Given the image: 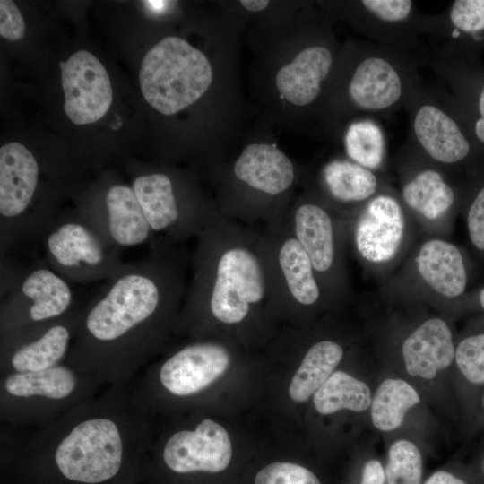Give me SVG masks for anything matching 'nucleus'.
Wrapping results in <instances>:
<instances>
[{"mask_svg": "<svg viewBox=\"0 0 484 484\" xmlns=\"http://www.w3.org/2000/svg\"><path fill=\"white\" fill-rule=\"evenodd\" d=\"M344 349L333 339L315 341L307 350L289 387L290 398L305 402L324 384L341 361Z\"/></svg>", "mask_w": 484, "mask_h": 484, "instance_id": "bb28decb", "label": "nucleus"}, {"mask_svg": "<svg viewBox=\"0 0 484 484\" xmlns=\"http://www.w3.org/2000/svg\"><path fill=\"white\" fill-rule=\"evenodd\" d=\"M405 297L411 300V316L404 320L398 317L391 324L389 341L408 375L430 381L454 367L457 337L454 315Z\"/></svg>", "mask_w": 484, "mask_h": 484, "instance_id": "dca6fc26", "label": "nucleus"}, {"mask_svg": "<svg viewBox=\"0 0 484 484\" xmlns=\"http://www.w3.org/2000/svg\"><path fill=\"white\" fill-rule=\"evenodd\" d=\"M344 148L351 161L381 173L387 162L385 133L373 117L352 121L344 134Z\"/></svg>", "mask_w": 484, "mask_h": 484, "instance_id": "c756f323", "label": "nucleus"}, {"mask_svg": "<svg viewBox=\"0 0 484 484\" xmlns=\"http://www.w3.org/2000/svg\"><path fill=\"white\" fill-rule=\"evenodd\" d=\"M230 351L222 343L195 341L185 344L160 365L132 381V395L143 411L164 395L187 399L210 386L229 367Z\"/></svg>", "mask_w": 484, "mask_h": 484, "instance_id": "2eb2a0df", "label": "nucleus"}, {"mask_svg": "<svg viewBox=\"0 0 484 484\" xmlns=\"http://www.w3.org/2000/svg\"><path fill=\"white\" fill-rule=\"evenodd\" d=\"M138 468L134 470L130 474L124 477L122 480L113 483V484H136L137 483V473Z\"/></svg>", "mask_w": 484, "mask_h": 484, "instance_id": "ea45409f", "label": "nucleus"}, {"mask_svg": "<svg viewBox=\"0 0 484 484\" xmlns=\"http://www.w3.org/2000/svg\"><path fill=\"white\" fill-rule=\"evenodd\" d=\"M480 473L481 474L482 476V479L484 480V448L481 452V456H480Z\"/></svg>", "mask_w": 484, "mask_h": 484, "instance_id": "a19ab883", "label": "nucleus"}, {"mask_svg": "<svg viewBox=\"0 0 484 484\" xmlns=\"http://www.w3.org/2000/svg\"><path fill=\"white\" fill-rule=\"evenodd\" d=\"M77 211L112 246L120 249L155 239L132 186L112 183L100 195L82 201Z\"/></svg>", "mask_w": 484, "mask_h": 484, "instance_id": "412c9836", "label": "nucleus"}, {"mask_svg": "<svg viewBox=\"0 0 484 484\" xmlns=\"http://www.w3.org/2000/svg\"><path fill=\"white\" fill-rule=\"evenodd\" d=\"M258 229L228 220L196 238L192 277L175 329L199 336L209 324L237 326L268 308Z\"/></svg>", "mask_w": 484, "mask_h": 484, "instance_id": "7ed1b4c3", "label": "nucleus"}, {"mask_svg": "<svg viewBox=\"0 0 484 484\" xmlns=\"http://www.w3.org/2000/svg\"><path fill=\"white\" fill-rule=\"evenodd\" d=\"M333 62V54L327 46L317 44L305 48L277 73L279 92L293 105L312 104L319 97Z\"/></svg>", "mask_w": 484, "mask_h": 484, "instance_id": "a878e982", "label": "nucleus"}, {"mask_svg": "<svg viewBox=\"0 0 484 484\" xmlns=\"http://www.w3.org/2000/svg\"><path fill=\"white\" fill-rule=\"evenodd\" d=\"M84 307L66 363L102 385L131 383L175 328L190 257L158 237Z\"/></svg>", "mask_w": 484, "mask_h": 484, "instance_id": "f257e3e1", "label": "nucleus"}, {"mask_svg": "<svg viewBox=\"0 0 484 484\" xmlns=\"http://www.w3.org/2000/svg\"><path fill=\"white\" fill-rule=\"evenodd\" d=\"M65 112L75 125L99 120L112 102V87L108 73L91 53L80 50L67 61L60 62Z\"/></svg>", "mask_w": 484, "mask_h": 484, "instance_id": "4be33fe9", "label": "nucleus"}, {"mask_svg": "<svg viewBox=\"0 0 484 484\" xmlns=\"http://www.w3.org/2000/svg\"><path fill=\"white\" fill-rule=\"evenodd\" d=\"M404 108L410 120L407 141L436 165L471 179L481 177L480 151L475 145L453 95L423 83Z\"/></svg>", "mask_w": 484, "mask_h": 484, "instance_id": "0eeeda50", "label": "nucleus"}, {"mask_svg": "<svg viewBox=\"0 0 484 484\" xmlns=\"http://www.w3.org/2000/svg\"><path fill=\"white\" fill-rule=\"evenodd\" d=\"M242 6L251 12H259L267 7L269 1L266 0H242L240 1Z\"/></svg>", "mask_w": 484, "mask_h": 484, "instance_id": "58836bf2", "label": "nucleus"}, {"mask_svg": "<svg viewBox=\"0 0 484 484\" xmlns=\"http://www.w3.org/2000/svg\"><path fill=\"white\" fill-rule=\"evenodd\" d=\"M460 213L472 254L484 262V177L469 182Z\"/></svg>", "mask_w": 484, "mask_h": 484, "instance_id": "7c9ffc66", "label": "nucleus"}, {"mask_svg": "<svg viewBox=\"0 0 484 484\" xmlns=\"http://www.w3.org/2000/svg\"><path fill=\"white\" fill-rule=\"evenodd\" d=\"M420 402L417 390L402 378H386L377 386L370 404L374 427L383 432L398 428L406 413Z\"/></svg>", "mask_w": 484, "mask_h": 484, "instance_id": "cd10ccee", "label": "nucleus"}, {"mask_svg": "<svg viewBox=\"0 0 484 484\" xmlns=\"http://www.w3.org/2000/svg\"><path fill=\"white\" fill-rule=\"evenodd\" d=\"M385 476L387 484H420L422 457L415 444L407 439H399L392 444Z\"/></svg>", "mask_w": 484, "mask_h": 484, "instance_id": "2f4dec72", "label": "nucleus"}, {"mask_svg": "<svg viewBox=\"0 0 484 484\" xmlns=\"http://www.w3.org/2000/svg\"><path fill=\"white\" fill-rule=\"evenodd\" d=\"M103 385L66 362L0 377V421L39 427L97 395Z\"/></svg>", "mask_w": 484, "mask_h": 484, "instance_id": "39448f33", "label": "nucleus"}, {"mask_svg": "<svg viewBox=\"0 0 484 484\" xmlns=\"http://www.w3.org/2000/svg\"><path fill=\"white\" fill-rule=\"evenodd\" d=\"M78 309L70 282L39 260L27 267L1 263L0 336Z\"/></svg>", "mask_w": 484, "mask_h": 484, "instance_id": "ddd939ff", "label": "nucleus"}, {"mask_svg": "<svg viewBox=\"0 0 484 484\" xmlns=\"http://www.w3.org/2000/svg\"><path fill=\"white\" fill-rule=\"evenodd\" d=\"M457 315L461 314H484V285L468 290L457 307Z\"/></svg>", "mask_w": 484, "mask_h": 484, "instance_id": "f704fd0d", "label": "nucleus"}, {"mask_svg": "<svg viewBox=\"0 0 484 484\" xmlns=\"http://www.w3.org/2000/svg\"><path fill=\"white\" fill-rule=\"evenodd\" d=\"M385 472L380 462L377 460L368 461L362 471L361 483L363 484H384Z\"/></svg>", "mask_w": 484, "mask_h": 484, "instance_id": "c9c22d12", "label": "nucleus"}, {"mask_svg": "<svg viewBox=\"0 0 484 484\" xmlns=\"http://www.w3.org/2000/svg\"><path fill=\"white\" fill-rule=\"evenodd\" d=\"M371 402L369 386L344 371H334L313 396L314 406L321 414L344 409L360 412L369 409Z\"/></svg>", "mask_w": 484, "mask_h": 484, "instance_id": "c85d7f7f", "label": "nucleus"}, {"mask_svg": "<svg viewBox=\"0 0 484 484\" xmlns=\"http://www.w3.org/2000/svg\"><path fill=\"white\" fill-rule=\"evenodd\" d=\"M454 368L466 420L471 425L484 393V314H476L457 334Z\"/></svg>", "mask_w": 484, "mask_h": 484, "instance_id": "393cba45", "label": "nucleus"}, {"mask_svg": "<svg viewBox=\"0 0 484 484\" xmlns=\"http://www.w3.org/2000/svg\"><path fill=\"white\" fill-rule=\"evenodd\" d=\"M232 456L226 429L204 419L194 428H177L158 444L149 442L138 474L166 470L177 476L225 470Z\"/></svg>", "mask_w": 484, "mask_h": 484, "instance_id": "a211bd4d", "label": "nucleus"}, {"mask_svg": "<svg viewBox=\"0 0 484 484\" xmlns=\"http://www.w3.org/2000/svg\"><path fill=\"white\" fill-rule=\"evenodd\" d=\"M25 32V22L15 4L11 0L0 1V35L15 41L22 38Z\"/></svg>", "mask_w": 484, "mask_h": 484, "instance_id": "72a5a7b5", "label": "nucleus"}, {"mask_svg": "<svg viewBox=\"0 0 484 484\" xmlns=\"http://www.w3.org/2000/svg\"><path fill=\"white\" fill-rule=\"evenodd\" d=\"M419 235L396 187L386 184L348 219V246L379 285L402 264Z\"/></svg>", "mask_w": 484, "mask_h": 484, "instance_id": "20e7f679", "label": "nucleus"}, {"mask_svg": "<svg viewBox=\"0 0 484 484\" xmlns=\"http://www.w3.org/2000/svg\"><path fill=\"white\" fill-rule=\"evenodd\" d=\"M237 183L255 194V222L264 225L281 220L287 213L279 202L292 186L296 171L291 160L275 145L246 146L232 166Z\"/></svg>", "mask_w": 484, "mask_h": 484, "instance_id": "6ab92c4d", "label": "nucleus"}, {"mask_svg": "<svg viewBox=\"0 0 484 484\" xmlns=\"http://www.w3.org/2000/svg\"><path fill=\"white\" fill-rule=\"evenodd\" d=\"M80 308L66 315L0 336L1 375L35 372L66 361Z\"/></svg>", "mask_w": 484, "mask_h": 484, "instance_id": "aec40b11", "label": "nucleus"}, {"mask_svg": "<svg viewBox=\"0 0 484 484\" xmlns=\"http://www.w3.org/2000/svg\"><path fill=\"white\" fill-rule=\"evenodd\" d=\"M255 484H321L307 468L291 462H273L255 476Z\"/></svg>", "mask_w": 484, "mask_h": 484, "instance_id": "473e14b6", "label": "nucleus"}, {"mask_svg": "<svg viewBox=\"0 0 484 484\" xmlns=\"http://www.w3.org/2000/svg\"><path fill=\"white\" fill-rule=\"evenodd\" d=\"M132 187L152 232L177 244L196 238L226 219L217 206L178 193L177 182L162 171L143 173Z\"/></svg>", "mask_w": 484, "mask_h": 484, "instance_id": "f3484780", "label": "nucleus"}, {"mask_svg": "<svg viewBox=\"0 0 484 484\" xmlns=\"http://www.w3.org/2000/svg\"><path fill=\"white\" fill-rule=\"evenodd\" d=\"M41 243L46 264L70 283L106 282L128 264L78 211L59 213Z\"/></svg>", "mask_w": 484, "mask_h": 484, "instance_id": "4468645a", "label": "nucleus"}, {"mask_svg": "<svg viewBox=\"0 0 484 484\" xmlns=\"http://www.w3.org/2000/svg\"><path fill=\"white\" fill-rule=\"evenodd\" d=\"M285 216L258 229L255 241L264 273L267 307L305 314L327 309L311 262Z\"/></svg>", "mask_w": 484, "mask_h": 484, "instance_id": "9b49d317", "label": "nucleus"}, {"mask_svg": "<svg viewBox=\"0 0 484 484\" xmlns=\"http://www.w3.org/2000/svg\"><path fill=\"white\" fill-rule=\"evenodd\" d=\"M150 416L135 403L132 382L110 385L52 422L29 426L0 462V484H113L139 467Z\"/></svg>", "mask_w": 484, "mask_h": 484, "instance_id": "f03ea898", "label": "nucleus"}, {"mask_svg": "<svg viewBox=\"0 0 484 484\" xmlns=\"http://www.w3.org/2000/svg\"><path fill=\"white\" fill-rule=\"evenodd\" d=\"M360 484H363V483H360Z\"/></svg>", "mask_w": 484, "mask_h": 484, "instance_id": "79ce46f5", "label": "nucleus"}, {"mask_svg": "<svg viewBox=\"0 0 484 484\" xmlns=\"http://www.w3.org/2000/svg\"><path fill=\"white\" fill-rule=\"evenodd\" d=\"M290 229L307 253L327 309L349 301L348 219L322 195L305 196L286 213Z\"/></svg>", "mask_w": 484, "mask_h": 484, "instance_id": "6e6552de", "label": "nucleus"}, {"mask_svg": "<svg viewBox=\"0 0 484 484\" xmlns=\"http://www.w3.org/2000/svg\"><path fill=\"white\" fill-rule=\"evenodd\" d=\"M395 169L396 189L419 235L447 238L471 180L435 164L408 141L396 155Z\"/></svg>", "mask_w": 484, "mask_h": 484, "instance_id": "9d476101", "label": "nucleus"}, {"mask_svg": "<svg viewBox=\"0 0 484 484\" xmlns=\"http://www.w3.org/2000/svg\"><path fill=\"white\" fill-rule=\"evenodd\" d=\"M388 182L381 173L349 159H334L320 173L323 198L347 219L375 196Z\"/></svg>", "mask_w": 484, "mask_h": 484, "instance_id": "b1692460", "label": "nucleus"}, {"mask_svg": "<svg viewBox=\"0 0 484 484\" xmlns=\"http://www.w3.org/2000/svg\"><path fill=\"white\" fill-rule=\"evenodd\" d=\"M471 426L472 429L480 430L484 428V393L480 399L478 410Z\"/></svg>", "mask_w": 484, "mask_h": 484, "instance_id": "4c0bfd02", "label": "nucleus"}, {"mask_svg": "<svg viewBox=\"0 0 484 484\" xmlns=\"http://www.w3.org/2000/svg\"><path fill=\"white\" fill-rule=\"evenodd\" d=\"M359 30L372 42L412 52L425 34L426 16L411 0L352 3Z\"/></svg>", "mask_w": 484, "mask_h": 484, "instance_id": "5701e85b", "label": "nucleus"}, {"mask_svg": "<svg viewBox=\"0 0 484 484\" xmlns=\"http://www.w3.org/2000/svg\"><path fill=\"white\" fill-rule=\"evenodd\" d=\"M424 484H468V482L451 472L438 471L433 473Z\"/></svg>", "mask_w": 484, "mask_h": 484, "instance_id": "e433bc0d", "label": "nucleus"}, {"mask_svg": "<svg viewBox=\"0 0 484 484\" xmlns=\"http://www.w3.org/2000/svg\"><path fill=\"white\" fill-rule=\"evenodd\" d=\"M471 272L464 249L446 238L420 235L399 268L379 287L455 316L468 291Z\"/></svg>", "mask_w": 484, "mask_h": 484, "instance_id": "423d86ee", "label": "nucleus"}, {"mask_svg": "<svg viewBox=\"0 0 484 484\" xmlns=\"http://www.w3.org/2000/svg\"><path fill=\"white\" fill-rule=\"evenodd\" d=\"M212 80L205 55L178 37H167L144 56L139 82L148 104L173 115L199 99Z\"/></svg>", "mask_w": 484, "mask_h": 484, "instance_id": "f8f14e48", "label": "nucleus"}, {"mask_svg": "<svg viewBox=\"0 0 484 484\" xmlns=\"http://www.w3.org/2000/svg\"><path fill=\"white\" fill-rule=\"evenodd\" d=\"M356 49L345 85L348 105L370 117H388L404 108L423 83L419 73L421 59L413 52L372 41Z\"/></svg>", "mask_w": 484, "mask_h": 484, "instance_id": "1a4fd4ad", "label": "nucleus"}]
</instances>
